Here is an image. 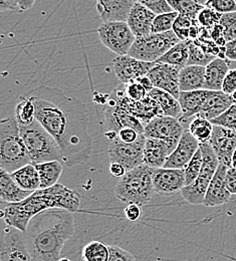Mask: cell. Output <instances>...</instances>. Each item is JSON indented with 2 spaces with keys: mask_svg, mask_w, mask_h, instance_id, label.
Wrapping results in <instances>:
<instances>
[{
  "mask_svg": "<svg viewBox=\"0 0 236 261\" xmlns=\"http://www.w3.org/2000/svg\"><path fill=\"white\" fill-rule=\"evenodd\" d=\"M25 96L35 106V119L58 142L63 164L71 168L89 161L93 149L86 105L62 90L40 85Z\"/></svg>",
  "mask_w": 236,
  "mask_h": 261,
  "instance_id": "obj_1",
  "label": "cell"
},
{
  "mask_svg": "<svg viewBox=\"0 0 236 261\" xmlns=\"http://www.w3.org/2000/svg\"><path fill=\"white\" fill-rule=\"evenodd\" d=\"M73 232V213L62 208H53L35 215L23 237L34 260L58 261Z\"/></svg>",
  "mask_w": 236,
  "mask_h": 261,
  "instance_id": "obj_2",
  "label": "cell"
},
{
  "mask_svg": "<svg viewBox=\"0 0 236 261\" xmlns=\"http://www.w3.org/2000/svg\"><path fill=\"white\" fill-rule=\"evenodd\" d=\"M80 205V194L58 183L46 189L35 190L21 202H1V217L5 224L24 233L30 221L38 213L53 208H62L74 213L78 210Z\"/></svg>",
  "mask_w": 236,
  "mask_h": 261,
  "instance_id": "obj_3",
  "label": "cell"
},
{
  "mask_svg": "<svg viewBox=\"0 0 236 261\" xmlns=\"http://www.w3.org/2000/svg\"><path fill=\"white\" fill-rule=\"evenodd\" d=\"M31 163L32 159L16 119H3L0 123V168L12 173Z\"/></svg>",
  "mask_w": 236,
  "mask_h": 261,
  "instance_id": "obj_4",
  "label": "cell"
},
{
  "mask_svg": "<svg viewBox=\"0 0 236 261\" xmlns=\"http://www.w3.org/2000/svg\"><path fill=\"white\" fill-rule=\"evenodd\" d=\"M151 167L143 164L136 167L120 178L116 187V197L123 203H135L143 206L152 199L154 187Z\"/></svg>",
  "mask_w": 236,
  "mask_h": 261,
  "instance_id": "obj_5",
  "label": "cell"
},
{
  "mask_svg": "<svg viewBox=\"0 0 236 261\" xmlns=\"http://www.w3.org/2000/svg\"><path fill=\"white\" fill-rule=\"evenodd\" d=\"M32 163L64 161V154L56 139L35 119L28 126H19Z\"/></svg>",
  "mask_w": 236,
  "mask_h": 261,
  "instance_id": "obj_6",
  "label": "cell"
},
{
  "mask_svg": "<svg viewBox=\"0 0 236 261\" xmlns=\"http://www.w3.org/2000/svg\"><path fill=\"white\" fill-rule=\"evenodd\" d=\"M200 149L203 156L201 171L196 180L180 192L186 202L193 205H203L208 187L219 166L218 158L209 143L201 144Z\"/></svg>",
  "mask_w": 236,
  "mask_h": 261,
  "instance_id": "obj_7",
  "label": "cell"
},
{
  "mask_svg": "<svg viewBox=\"0 0 236 261\" xmlns=\"http://www.w3.org/2000/svg\"><path fill=\"white\" fill-rule=\"evenodd\" d=\"M179 41L181 40L173 31L167 33H150L149 35L136 38L128 55L143 62L156 63Z\"/></svg>",
  "mask_w": 236,
  "mask_h": 261,
  "instance_id": "obj_8",
  "label": "cell"
},
{
  "mask_svg": "<svg viewBox=\"0 0 236 261\" xmlns=\"http://www.w3.org/2000/svg\"><path fill=\"white\" fill-rule=\"evenodd\" d=\"M98 34L101 43L118 56L128 55L137 38L127 21L102 22Z\"/></svg>",
  "mask_w": 236,
  "mask_h": 261,
  "instance_id": "obj_9",
  "label": "cell"
},
{
  "mask_svg": "<svg viewBox=\"0 0 236 261\" xmlns=\"http://www.w3.org/2000/svg\"><path fill=\"white\" fill-rule=\"evenodd\" d=\"M146 139L145 134H141L134 143H125L118 137L111 139L108 151L110 163L122 164L127 171L143 165Z\"/></svg>",
  "mask_w": 236,
  "mask_h": 261,
  "instance_id": "obj_10",
  "label": "cell"
},
{
  "mask_svg": "<svg viewBox=\"0 0 236 261\" xmlns=\"http://www.w3.org/2000/svg\"><path fill=\"white\" fill-rule=\"evenodd\" d=\"M184 125L178 118L170 116H158L145 125V136L165 142L172 152L177 147L183 132Z\"/></svg>",
  "mask_w": 236,
  "mask_h": 261,
  "instance_id": "obj_11",
  "label": "cell"
},
{
  "mask_svg": "<svg viewBox=\"0 0 236 261\" xmlns=\"http://www.w3.org/2000/svg\"><path fill=\"white\" fill-rule=\"evenodd\" d=\"M103 116L104 126L107 128L106 136L109 140L117 137L118 132L123 128H133L141 134L145 132L143 123L118 105L113 98H110L109 102L106 105Z\"/></svg>",
  "mask_w": 236,
  "mask_h": 261,
  "instance_id": "obj_12",
  "label": "cell"
},
{
  "mask_svg": "<svg viewBox=\"0 0 236 261\" xmlns=\"http://www.w3.org/2000/svg\"><path fill=\"white\" fill-rule=\"evenodd\" d=\"M0 261H35L27 248L23 232L7 224L2 231Z\"/></svg>",
  "mask_w": 236,
  "mask_h": 261,
  "instance_id": "obj_13",
  "label": "cell"
},
{
  "mask_svg": "<svg viewBox=\"0 0 236 261\" xmlns=\"http://www.w3.org/2000/svg\"><path fill=\"white\" fill-rule=\"evenodd\" d=\"M152 181L154 191L162 196H172L180 193L185 187L184 169L153 168Z\"/></svg>",
  "mask_w": 236,
  "mask_h": 261,
  "instance_id": "obj_14",
  "label": "cell"
},
{
  "mask_svg": "<svg viewBox=\"0 0 236 261\" xmlns=\"http://www.w3.org/2000/svg\"><path fill=\"white\" fill-rule=\"evenodd\" d=\"M156 63L137 60L129 55L119 56L113 61L114 72L121 84H129L141 76H145L154 67Z\"/></svg>",
  "mask_w": 236,
  "mask_h": 261,
  "instance_id": "obj_15",
  "label": "cell"
},
{
  "mask_svg": "<svg viewBox=\"0 0 236 261\" xmlns=\"http://www.w3.org/2000/svg\"><path fill=\"white\" fill-rule=\"evenodd\" d=\"M209 144L215 152L219 164H223L230 168L232 156L236 149L235 130L214 125Z\"/></svg>",
  "mask_w": 236,
  "mask_h": 261,
  "instance_id": "obj_16",
  "label": "cell"
},
{
  "mask_svg": "<svg viewBox=\"0 0 236 261\" xmlns=\"http://www.w3.org/2000/svg\"><path fill=\"white\" fill-rule=\"evenodd\" d=\"M182 67L167 64H157L147 74L153 83L154 88L164 90L179 98V74Z\"/></svg>",
  "mask_w": 236,
  "mask_h": 261,
  "instance_id": "obj_17",
  "label": "cell"
},
{
  "mask_svg": "<svg viewBox=\"0 0 236 261\" xmlns=\"http://www.w3.org/2000/svg\"><path fill=\"white\" fill-rule=\"evenodd\" d=\"M199 148V142L193 137L188 128H185L177 147L170 154L164 168L184 169L194 157Z\"/></svg>",
  "mask_w": 236,
  "mask_h": 261,
  "instance_id": "obj_18",
  "label": "cell"
},
{
  "mask_svg": "<svg viewBox=\"0 0 236 261\" xmlns=\"http://www.w3.org/2000/svg\"><path fill=\"white\" fill-rule=\"evenodd\" d=\"M227 169V166L219 164L217 171L211 180V183L204 198L203 205L205 207H217L229 202L232 194L228 191L226 187L225 179Z\"/></svg>",
  "mask_w": 236,
  "mask_h": 261,
  "instance_id": "obj_19",
  "label": "cell"
},
{
  "mask_svg": "<svg viewBox=\"0 0 236 261\" xmlns=\"http://www.w3.org/2000/svg\"><path fill=\"white\" fill-rule=\"evenodd\" d=\"M213 91L209 90H195L189 92H180L179 102L182 110V115L179 118L180 122L184 125L191 119L195 118L202 110L207 98L211 96Z\"/></svg>",
  "mask_w": 236,
  "mask_h": 261,
  "instance_id": "obj_20",
  "label": "cell"
},
{
  "mask_svg": "<svg viewBox=\"0 0 236 261\" xmlns=\"http://www.w3.org/2000/svg\"><path fill=\"white\" fill-rule=\"evenodd\" d=\"M97 10L102 22L127 21L134 6L131 0H96Z\"/></svg>",
  "mask_w": 236,
  "mask_h": 261,
  "instance_id": "obj_21",
  "label": "cell"
},
{
  "mask_svg": "<svg viewBox=\"0 0 236 261\" xmlns=\"http://www.w3.org/2000/svg\"><path fill=\"white\" fill-rule=\"evenodd\" d=\"M156 15L146 6L136 2L129 13L127 23L137 38L143 37L152 33V24Z\"/></svg>",
  "mask_w": 236,
  "mask_h": 261,
  "instance_id": "obj_22",
  "label": "cell"
},
{
  "mask_svg": "<svg viewBox=\"0 0 236 261\" xmlns=\"http://www.w3.org/2000/svg\"><path fill=\"white\" fill-rule=\"evenodd\" d=\"M171 153L172 150L165 142L147 138L144 148V164L151 168H163Z\"/></svg>",
  "mask_w": 236,
  "mask_h": 261,
  "instance_id": "obj_23",
  "label": "cell"
},
{
  "mask_svg": "<svg viewBox=\"0 0 236 261\" xmlns=\"http://www.w3.org/2000/svg\"><path fill=\"white\" fill-rule=\"evenodd\" d=\"M233 103L234 100L230 95H227L222 91H213L196 117H201L211 121L226 112Z\"/></svg>",
  "mask_w": 236,
  "mask_h": 261,
  "instance_id": "obj_24",
  "label": "cell"
},
{
  "mask_svg": "<svg viewBox=\"0 0 236 261\" xmlns=\"http://www.w3.org/2000/svg\"><path fill=\"white\" fill-rule=\"evenodd\" d=\"M34 191L22 189L11 177V174L0 169V202L18 203L25 200Z\"/></svg>",
  "mask_w": 236,
  "mask_h": 261,
  "instance_id": "obj_25",
  "label": "cell"
},
{
  "mask_svg": "<svg viewBox=\"0 0 236 261\" xmlns=\"http://www.w3.org/2000/svg\"><path fill=\"white\" fill-rule=\"evenodd\" d=\"M205 90L222 91V85L230 70L227 60L216 58L205 66Z\"/></svg>",
  "mask_w": 236,
  "mask_h": 261,
  "instance_id": "obj_26",
  "label": "cell"
},
{
  "mask_svg": "<svg viewBox=\"0 0 236 261\" xmlns=\"http://www.w3.org/2000/svg\"><path fill=\"white\" fill-rule=\"evenodd\" d=\"M205 66L185 65L181 68L179 74L180 92H189L202 90L205 87Z\"/></svg>",
  "mask_w": 236,
  "mask_h": 261,
  "instance_id": "obj_27",
  "label": "cell"
},
{
  "mask_svg": "<svg viewBox=\"0 0 236 261\" xmlns=\"http://www.w3.org/2000/svg\"><path fill=\"white\" fill-rule=\"evenodd\" d=\"M148 96H150L159 105L164 116H170L178 119L181 117L182 110L178 98H175L168 92L154 88L148 93Z\"/></svg>",
  "mask_w": 236,
  "mask_h": 261,
  "instance_id": "obj_28",
  "label": "cell"
},
{
  "mask_svg": "<svg viewBox=\"0 0 236 261\" xmlns=\"http://www.w3.org/2000/svg\"><path fill=\"white\" fill-rule=\"evenodd\" d=\"M200 30L201 25L197 19L182 14L177 16L172 29L177 37L182 41L195 40L200 34Z\"/></svg>",
  "mask_w": 236,
  "mask_h": 261,
  "instance_id": "obj_29",
  "label": "cell"
},
{
  "mask_svg": "<svg viewBox=\"0 0 236 261\" xmlns=\"http://www.w3.org/2000/svg\"><path fill=\"white\" fill-rule=\"evenodd\" d=\"M40 178V189H46L58 184L64 171V164L61 161H49L34 164Z\"/></svg>",
  "mask_w": 236,
  "mask_h": 261,
  "instance_id": "obj_30",
  "label": "cell"
},
{
  "mask_svg": "<svg viewBox=\"0 0 236 261\" xmlns=\"http://www.w3.org/2000/svg\"><path fill=\"white\" fill-rule=\"evenodd\" d=\"M10 174L13 180L22 189L28 191H35L40 189V178L34 164H28Z\"/></svg>",
  "mask_w": 236,
  "mask_h": 261,
  "instance_id": "obj_31",
  "label": "cell"
},
{
  "mask_svg": "<svg viewBox=\"0 0 236 261\" xmlns=\"http://www.w3.org/2000/svg\"><path fill=\"white\" fill-rule=\"evenodd\" d=\"M189 59V40L179 41L168 51L161 57L156 63L157 64H167L184 67L187 65Z\"/></svg>",
  "mask_w": 236,
  "mask_h": 261,
  "instance_id": "obj_32",
  "label": "cell"
},
{
  "mask_svg": "<svg viewBox=\"0 0 236 261\" xmlns=\"http://www.w3.org/2000/svg\"><path fill=\"white\" fill-rule=\"evenodd\" d=\"M19 126H28L35 120V106L28 96H22L15 106V117Z\"/></svg>",
  "mask_w": 236,
  "mask_h": 261,
  "instance_id": "obj_33",
  "label": "cell"
},
{
  "mask_svg": "<svg viewBox=\"0 0 236 261\" xmlns=\"http://www.w3.org/2000/svg\"><path fill=\"white\" fill-rule=\"evenodd\" d=\"M213 127L214 125L211 123V121L201 117H195L188 125L190 133L199 142L200 145L210 142L213 133Z\"/></svg>",
  "mask_w": 236,
  "mask_h": 261,
  "instance_id": "obj_34",
  "label": "cell"
},
{
  "mask_svg": "<svg viewBox=\"0 0 236 261\" xmlns=\"http://www.w3.org/2000/svg\"><path fill=\"white\" fill-rule=\"evenodd\" d=\"M82 255L85 261H109L110 248L101 241H92L83 248Z\"/></svg>",
  "mask_w": 236,
  "mask_h": 261,
  "instance_id": "obj_35",
  "label": "cell"
},
{
  "mask_svg": "<svg viewBox=\"0 0 236 261\" xmlns=\"http://www.w3.org/2000/svg\"><path fill=\"white\" fill-rule=\"evenodd\" d=\"M167 2L174 11L194 19H197L199 12L204 7L193 0H167Z\"/></svg>",
  "mask_w": 236,
  "mask_h": 261,
  "instance_id": "obj_36",
  "label": "cell"
},
{
  "mask_svg": "<svg viewBox=\"0 0 236 261\" xmlns=\"http://www.w3.org/2000/svg\"><path fill=\"white\" fill-rule=\"evenodd\" d=\"M178 15L179 13L177 11L157 14L152 24V33H167L172 31L173 24Z\"/></svg>",
  "mask_w": 236,
  "mask_h": 261,
  "instance_id": "obj_37",
  "label": "cell"
},
{
  "mask_svg": "<svg viewBox=\"0 0 236 261\" xmlns=\"http://www.w3.org/2000/svg\"><path fill=\"white\" fill-rule=\"evenodd\" d=\"M203 156L201 149L196 152L194 157L191 159V161L187 164V166L184 168L185 171V186L190 185L193 183L196 178L198 177L201 168H202Z\"/></svg>",
  "mask_w": 236,
  "mask_h": 261,
  "instance_id": "obj_38",
  "label": "cell"
},
{
  "mask_svg": "<svg viewBox=\"0 0 236 261\" xmlns=\"http://www.w3.org/2000/svg\"><path fill=\"white\" fill-rule=\"evenodd\" d=\"M214 59L216 58L205 54L198 45H196L193 42V40H189V59H188L187 65H196L206 66Z\"/></svg>",
  "mask_w": 236,
  "mask_h": 261,
  "instance_id": "obj_39",
  "label": "cell"
},
{
  "mask_svg": "<svg viewBox=\"0 0 236 261\" xmlns=\"http://www.w3.org/2000/svg\"><path fill=\"white\" fill-rule=\"evenodd\" d=\"M221 16H222V14L219 13L218 11L214 10L213 8L204 6L202 10L199 12V14L197 16V20L201 27L210 30L214 25L220 23Z\"/></svg>",
  "mask_w": 236,
  "mask_h": 261,
  "instance_id": "obj_40",
  "label": "cell"
},
{
  "mask_svg": "<svg viewBox=\"0 0 236 261\" xmlns=\"http://www.w3.org/2000/svg\"><path fill=\"white\" fill-rule=\"evenodd\" d=\"M211 123L215 126H221L236 132V103H233L219 117L211 120Z\"/></svg>",
  "mask_w": 236,
  "mask_h": 261,
  "instance_id": "obj_41",
  "label": "cell"
},
{
  "mask_svg": "<svg viewBox=\"0 0 236 261\" xmlns=\"http://www.w3.org/2000/svg\"><path fill=\"white\" fill-rule=\"evenodd\" d=\"M220 24L223 27L226 41L236 39V11L222 14Z\"/></svg>",
  "mask_w": 236,
  "mask_h": 261,
  "instance_id": "obj_42",
  "label": "cell"
},
{
  "mask_svg": "<svg viewBox=\"0 0 236 261\" xmlns=\"http://www.w3.org/2000/svg\"><path fill=\"white\" fill-rule=\"evenodd\" d=\"M205 6L213 8L221 14L236 11L235 0H208Z\"/></svg>",
  "mask_w": 236,
  "mask_h": 261,
  "instance_id": "obj_43",
  "label": "cell"
},
{
  "mask_svg": "<svg viewBox=\"0 0 236 261\" xmlns=\"http://www.w3.org/2000/svg\"><path fill=\"white\" fill-rule=\"evenodd\" d=\"M124 85H125L126 96L134 100H141L146 98L148 95V92L146 91V89L138 81H133L129 84H124Z\"/></svg>",
  "mask_w": 236,
  "mask_h": 261,
  "instance_id": "obj_44",
  "label": "cell"
},
{
  "mask_svg": "<svg viewBox=\"0 0 236 261\" xmlns=\"http://www.w3.org/2000/svg\"><path fill=\"white\" fill-rule=\"evenodd\" d=\"M138 2L146 6L156 14L174 11L172 7L169 5L167 0H138Z\"/></svg>",
  "mask_w": 236,
  "mask_h": 261,
  "instance_id": "obj_45",
  "label": "cell"
},
{
  "mask_svg": "<svg viewBox=\"0 0 236 261\" xmlns=\"http://www.w3.org/2000/svg\"><path fill=\"white\" fill-rule=\"evenodd\" d=\"M110 259L109 261H136L135 257L125 249L116 245H110Z\"/></svg>",
  "mask_w": 236,
  "mask_h": 261,
  "instance_id": "obj_46",
  "label": "cell"
},
{
  "mask_svg": "<svg viewBox=\"0 0 236 261\" xmlns=\"http://www.w3.org/2000/svg\"><path fill=\"white\" fill-rule=\"evenodd\" d=\"M222 92L227 94V95H232L236 92V68L235 69H230L223 82L222 85Z\"/></svg>",
  "mask_w": 236,
  "mask_h": 261,
  "instance_id": "obj_47",
  "label": "cell"
},
{
  "mask_svg": "<svg viewBox=\"0 0 236 261\" xmlns=\"http://www.w3.org/2000/svg\"><path fill=\"white\" fill-rule=\"evenodd\" d=\"M210 35L219 47H221V48L225 47L227 41H226L225 36H224L223 27L220 23H218V24L214 25L212 29H210Z\"/></svg>",
  "mask_w": 236,
  "mask_h": 261,
  "instance_id": "obj_48",
  "label": "cell"
},
{
  "mask_svg": "<svg viewBox=\"0 0 236 261\" xmlns=\"http://www.w3.org/2000/svg\"><path fill=\"white\" fill-rule=\"evenodd\" d=\"M140 136H141V133H139L138 130L133 128H129V127L121 129L117 134V137L125 143H134L139 139Z\"/></svg>",
  "mask_w": 236,
  "mask_h": 261,
  "instance_id": "obj_49",
  "label": "cell"
},
{
  "mask_svg": "<svg viewBox=\"0 0 236 261\" xmlns=\"http://www.w3.org/2000/svg\"><path fill=\"white\" fill-rule=\"evenodd\" d=\"M125 214L128 220L134 222L140 219L141 215H142V210H141V206L135 204V203H131L128 204V206L125 208Z\"/></svg>",
  "mask_w": 236,
  "mask_h": 261,
  "instance_id": "obj_50",
  "label": "cell"
},
{
  "mask_svg": "<svg viewBox=\"0 0 236 261\" xmlns=\"http://www.w3.org/2000/svg\"><path fill=\"white\" fill-rule=\"evenodd\" d=\"M225 180H226V187L228 191L232 195H236V168L230 167L227 169Z\"/></svg>",
  "mask_w": 236,
  "mask_h": 261,
  "instance_id": "obj_51",
  "label": "cell"
},
{
  "mask_svg": "<svg viewBox=\"0 0 236 261\" xmlns=\"http://www.w3.org/2000/svg\"><path fill=\"white\" fill-rule=\"evenodd\" d=\"M225 58L228 61H236V39L227 41L225 45Z\"/></svg>",
  "mask_w": 236,
  "mask_h": 261,
  "instance_id": "obj_52",
  "label": "cell"
},
{
  "mask_svg": "<svg viewBox=\"0 0 236 261\" xmlns=\"http://www.w3.org/2000/svg\"><path fill=\"white\" fill-rule=\"evenodd\" d=\"M110 173L114 176V177H123L126 173L127 170L126 168L120 163H110Z\"/></svg>",
  "mask_w": 236,
  "mask_h": 261,
  "instance_id": "obj_53",
  "label": "cell"
},
{
  "mask_svg": "<svg viewBox=\"0 0 236 261\" xmlns=\"http://www.w3.org/2000/svg\"><path fill=\"white\" fill-rule=\"evenodd\" d=\"M0 9L4 10H19L18 0H0Z\"/></svg>",
  "mask_w": 236,
  "mask_h": 261,
  "instance_id": "obj_54",
  "label": "cell"
},
{
  "mask_svg": "<svg viewBox=\"0 0 236 261\" xmlns=\"http://www.w3.org/2000/svg\"><path fill=\"white\" fill-rule=\"evenodd\" d=\"M136 81H138L145 89L146 91L149 93L150 91H152L154 89V86H153V83L151 82V80L148 77V75H145V76H141L139 79H137Z\"/></svg>",
  "mask_w": 236,
  "mask_h": 261,
  "instance_id": "obj_55",
  "label": "cell"
},
{
  "mask_svg": "<svg viewBox=\"0 0 236 261\" xmlns=\"http://www.w3.org/2000/svg\"><path fill=\"white\" fill-rule=\"evenodd\" d=\"M35 3V0H18V7L20 11H25L31 9Z\"/></svg>",
  "mask_w": 236,
  "mask_h": 261,
  "instance_id": "obj_56",
  "label": "cell"
},
{
  "mask_svg": "<svg viewBox=\"0 0 236 261\" xmlns=\"http://www.w3.org/2000/svg\"><path fill=\"white\" fill-rule=\"evenodd\" d=\"M231 167H234L236 168V149L233 153V156H232V163H231Z\"/></svg>",
  "mask_w": 236,
  "mask_h": 261,
  "instance_id": "obj_57",
  "label": "cell"
},
{
  "mask_svg": "<svg viewBox=\"0 0 236 261\" xmlns=\"http://www.w3.org/2000/svg\"><path fill=\"white\" fill-rule=\"evenodd\" d=\"M193 1H195V2H197L198 4H201L203 6H205L206 5V3H207V1L208 0H193Z\"/></svg>",
  "mask_w": 236,
  "mask_h": 261,
  "instance_id": "obj_58",
  "label": "cell"
},
{
  "mask_svg": "<svg viewBox=\"0 0 236 261\" xmlns=\"http://www.w3.org/2000/svg\"><path fill=\"white\" fill-rule=\"evenodd\" d=\"M58 261H72L71 259H69L68 257H61Z\"/></svg>",
  "mask_w": 236,
  "mask_h": 261,
  "instance_id": "obj_59",
  "label": "cell"
},
{
  "mask_svg": "<svg viewBox=\"0 0 236 261\" xmlns=\"http://www.w3.org/2000/svg\"><path fill=\"white\" fill-rule=\"evenodd\" d=\"M231 97H232L233 100H234V103H236V92L231 95Z\"/></svg>",
  "mask_w": 236,
  "mask_h": 261,
  "instance_id": "obj_60",
  "label": "cell"
},
{
  "mask_svg": "<svg viewBox=\"0 0 236 261\" xmlns=\"http://www.w3.org/2000/svg\"><path fill=\"white\" fill-rule=\"evenodd\" d=\"M131 1H133L134 3H136V2H138V0H131Z\"/></svg>",
  "mask_w": 236,
  "mask_h": 261,
  "instance_id": "obj_61",
  "label": "cell"
},
{
  "mask_svg": "<svg viewBox=\"0 0 236 261\" xmlns=\"http://www.w3.org/2000/svg\"><path fill=\"white\" fill-rule=\"evenodd\" d=\"M235 1H236V0H235Z\"/></svg>",
  "mask_w": 236,
  "mask_h": 261,
  "instance_id": "obj_62",
  "label": "cell"
}]
</instances>
